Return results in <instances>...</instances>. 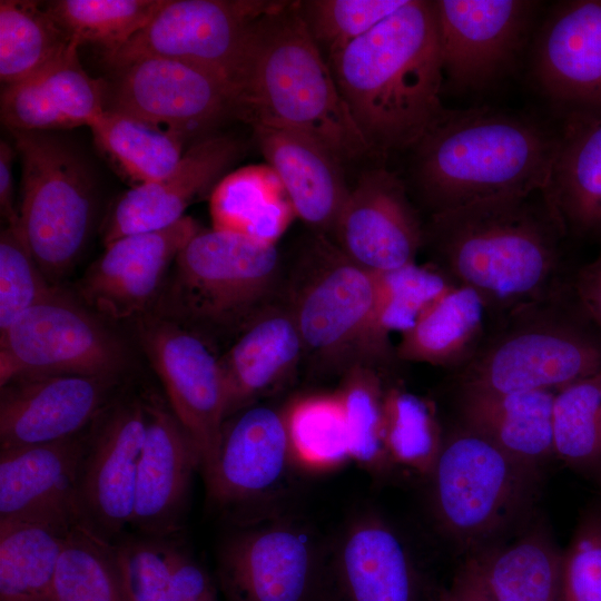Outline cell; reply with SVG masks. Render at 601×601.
Instances as JSON below:
<instances>
[{
    "label": "cell",
    "mask_w": 601,
    "mask_h": 601,
    "mask_svg": "<svg viewBox=\"0 0 601 601\" xmlns=\"http://www.w3.org/2000/svg\"><path fill=\"white\" fill-rule=\"evenodd\" d=\"M489 324L481 298L472 289L453 284L401 333L396 358L456 372L473 357Z\"/></svg>",
    "instance_id": "cell-30"
},
{
    "label": "cell",
    "mask_w": 601,
    "mask_h": 601,
    "mask_svg": "<svg viewBox=\"0 0 601 601\" xmlns=\"http://www.w3.org/2000/svg\"><path fill=\"white\" fill-rule=\"evenodd\" d=\"M72 42L45 4L0 1V79L19 82L60 57Z\"/></svg>",
    "instance_id": "cell-36"
},
{
    "label": "cell",
    "mask_w": 601,
    "mask_h": 601,
    "mask_svg": "<svg viewBox=\"0 0 601 601\" xmlns=\"http://www.w3.org/2000/svg\"><path fill=\"white\" fill-rule=\"evenodd\" d=\"M560 139L532 120L477 108L445 110L414 146V183L431 215L544 190Z\"/></svg>",
    "instance_id": "cell-4"
},
{
    "label": "cell",
    "mask_w": 601,
    "mask_h": 601,
    "mask_svg": "<svg viewBox=\"0 0 601 601\" xmlns=\"http://www.w3.org/2000/svg\"><path fill=\"white\" fill-rule=\"evenodd\" d=\"M76 43L35 75L6 85L1 122L11 132H57L90 126L105 110L107 83L82 68Z\"/></svg>",
    "instance_id": "cell-26"
},
{
    "label": "cell",
    "mask_w": 601,
    "mask_h": 601,
    "mask_svg": "<svg viewBox=\"0 0 601 601\" xmlns=\"http://www.w3.org/2000/svg\"><path fill=\"white\" fill-rule=\"evenodd\" d=\"M406 0H304L298 1L305 24L329 62Z\"/></svg>",
    "instance_id": "cell-44"
},
{
    "label": "cell",
    "mask_w": 601,
    "mask_h": 601,
    "mask_svg": "<svg viewBox=\"0 0 601 601\" xmlns=\"http://www.w3.org/2000/svg\"><path fill=\"white\" fill-rule=\"evenodd\" d=\"M68 535L38 524L0 521V601H51Z\"/></svg>",
    "instance_id": "cell-35"
},
{
    "label": "cell",
    "mask_w": 601,
    "mask_h": 601,
    "mask_svg": "<svg viewBox=\"0 0 601 601\" xmlns=\"http://www.w3.org/2000/svg\"><path fill=\"white\" fill-rule=\"evenodd\" d=\"M572 288L583 309L601 328V253L575 270Z\"/></svg>",
    "instance_id": "cell-48"
},
{
    "label": "cell",
    "mask_w": 601,
    "mask_h": 601,
    "mask_svg": "<svg viewBox=\"0 0 601 601\" xmlns=\"http://www.w3.org/2000/svg\"><path fill=\"white\" fill-rule=\"evenodd\" d=\"M14 150L6 140L0 141V210L8 225L18 221V210L13 206V162Z\"/></svg>",
    "instance_id": "cell-50"
},
{
    "label": "cell",
    "mask_w": 601,
    "mask_h": 601,
    "mask_svg": "<svg viewBox=\"0 0 601 601\" xmlns=\"http://www.w3.org/2000/svg\"><path fill=\"white\" fill-rule=\"evenodd\" d=\"M569 237L544 190L487 198L431 215L424 245L432 266L472 289L490 322L572 287Z\"/></svg>",
    "instance_id": "cell-1"
},
{
    "label": "cell",
    "mask_w": 601,
    "mask_h": 601,
    "mask_svg": "<svg viewBox=\"0 0 601 601\" xmlns=\"http://www.w3.org/2000/svg\"><path fill=\"white\" fill-rule=\"evenodd\" d=\"M173 542L140 535L110 543L125 601H174Z\"/></svg>",
    "instance_id": "cell-45"
},
{
    "label": "cell",
    "mask_w": 601,
    "mask_h": 601,
    "mask_svg": "<svg viewBox=\"0 0 601 601\" xmlns=\"http://www.w3.org/2000/svg\"><path fill=\"white\" fill-rule=\"evenodd\" d=\"M559 601H601V508L582 518L561 553Z\"/></svg>",
    "instance_id": "cell-47"
},
{
    "label": "cell",
    "mask_w": 601,
    "mask_h": 601,
    "mask_svg": "<svg viewBox=\"0 0 601 601\" xmlns=\"http://www.w3.org/2000/svg\"><path fill=\"white\" fill-rule=\"evenodd\" d=\"M544 194L568 236L601 237V116L560 139Z\"/></svg>",
    "instance_id": "cell-31"
},
{
    "label": "cell",
    "mask_w": 601,
    "mask_h": 601,
    "mask_svg": "<svg viewBox=\"0 0 601 601\" xmlns=\"http://www.w3.org/2000/svg\"><path fill=\"white\" fill-rule=\"evenodd\" d=\"M375 276V321L390 341L392 332L407 331L421 314L453 285L431 264L416 263Z\"/></svg>",
    "instance_id": "cell-43"
},
{
    "label": "cell",
    "mask_w": 601,
    "mask_h": 601,
    "mask_svg": "<svg viewBox=\"0 0 601 601\" xmlns=\"http://www.w3.org/2000/svg\"><path fill=\"white\" fill-rule=\"evenodd\" d=\"M457 424L539 470L555 456L553 403L556 391L493 392L455 385Z\"/></svg>",
    "instance_id": "cell-28"
},
{
    "label": "cell",
    "mask_w": 601,
    "mask_h": 601,
    "mask_svg": "<svg viewBox=\"0 0 601 601\" xmlns=\"http://www.w3.org/2000/svg\"><path fill=\"white\" fill-rule=\"evenodd\" d=\"M383 440L390 462L430 474L443 436L427 401L400 387H386Z\"/></svg>",
    "instance_id": "cell-40"
},
{
    "label": "cell",
    "mask_w": 601,
    "mask_h": 601,
    "mask_svg": "<svg viewBox=\"0 0 601 601\" xmlns=\"http://www.w3.org/2000/svg\"><path fill=\"white\" fill-rule=\"evenodd\" d=\"M532 8L521 0L433 1L443 75L460 89L490 83L519 49Z\"/></svg>",
    "instance_id": "cell-21"
},
{
    "label": "cell",
    "mask_w": 601,
    "mask_h": 601,
    "mask_svg": "<svg viewBox=\"0 0 601 601\" xmlns=\"http://www.w3.org/2000/svg\"><path fill=\"white\" fill-rule=\"evenodd\" d=\"M329 65L371 150L414 147L445 111L433 1L406 0Z\"/></svg>",
    "instance_id": "cell-2"
},
{
    "label": "cell",
    "mask_w": 601,
    "mask_h": 601,
    "mask_svg": "<svg viewBox=\"0 0 601 601\" xmlns=\"http://www.w3.org/2000/svg\"><path fill=\"white\" fill-rule=\"evenodd\" d=\"M400 534L364 513L343 529L324 556L318 601H433Z\"/></svg>",
    "instance_id": "cell-17"
},
{
    "label": "cell",
    "mask_w": 601,
    "mask_h": 601,
    "mask_svg": "<svg viewBox=\"0 0 601 601\" xmlns=\"http://www.w3.org/2000/svg\"><path fill=\"white\" fill-rule=\"evenodd\" d=\"M601 371V328L573 288L490 322L455 385L493 392L558 391Z\"/></svg>",
    "instance_id": "cell-5"
},
{
    "label": "cell",
    "mask_w": 601,
    "mask_h": 601,
    "mask_svg": "<svg viewBox=\"0 0 601 601\" xmlns=\"http://www.w3.org/2000/svg\"><path fill=\"white\" fill-rule=\"evenodd\" d=\"M290 309L304 353L343 373L356 364L377 368L396 358L375 321L374 273L317 234L306 249Z\"/></svg>",
    "instance_id": "cell-8"
},
{
    "label": "cell",
    "mask_w": 601,
    "mask_h": 601,
    "mask_svg": "<svg viewBox=\"0 0 601 601\" xmlns=\"http://www.w3.org/2000/svg\"><path fill=\"white\" fill-rule=\"evenodd\" d=\"M125 364L120 341L59 288L0 333V386L32 375L117 378Z\"/></svg>",
    "instance_id": "cell-10"
},
{
    "label": "cell",
    "mask_w": 601,
    "mask_h": 601,
    "mask_svg": "<svg viewBox=\"0 0 601 601\" xmlns=\"http://www.w3.org/2000/svg\"><path fill=\"white\" fill-rule=\"evenodd\" d=\"M332 233L344 255L372 273L415 263L424 245V227L404 183L384 168L361 173Z\"/></svg>",
    "instance_id": "cell-18"
},
{
    "label": "cell",
    "mask_w": 601,
    "mask_h": 601,
    "mask_svg": "<svg viewBox=\"0 0 601 601\" xmlns=\"http://www.w3.org/2000/svg\"><path fill=\"white\" fill-rule=\"evenodd\" d=\"M433 601H494L473 560L469 558L454 575L451 584L441 590Z\"/></svg>",
    "instance_id": "cell-49"
},
{
    "label": "cell",
    "mask_w": 601,
    "mask_h": 601,
    "mask_svg": "<svg viewBox=\"0 0 601 601\" xmlns=\"http://www.w3.org/2000/svg\"><path fill=\"white\" fill-rule=\"evenodd\" d=\"M290 460L283 412L256 403L243 408L224 422L217 457L204 475L210 505L245 522L282 483Z\"/></svg>",
    "instance_id": "cell-16"
},
{
    "label": "cell",
    "mask_w": 601,
    "mask_h": 601,
    "mask_svg": "<svg viewBox=\"0 0 601 601\" xmlns=\"http://www.w3.org/2000/svg\"><path fill=\"white\" fill-rule=\"evenodd\" d=\"M534 75L559 104L601 111V0L569 2L552 14L538 39Z\"/></svg>",
    "instance_id": "cell-25"
},
{
    "label": "cell",
    "mask_w": 601,
    "mask_h": 601,
    "mask_svg": "<svg viewBox=\"0 0 601 601\" xmlns=\"http://www.w3.org/2000/svg\"><path fill=\"white\" fill-rule=\"evenodd\" d=\"M89 128L131 188L166 176L184 155L185 137L121 111L105 109Z\"/></svg>",
    "instance_id": "cell-34"
},
{
    "label": "cell",
    "mask_w": 601,
    "mask_h": 601,
    "mask_svg": "<svg viewBox=\"0 0 601 601\" xmlns=\"http://www.w3.org/2000/svg\"><path fill=\"white\" fill-rule=\"evenodd\" d=\"M145 431L141 400L107 407L90 428L78 499L85 525L109 543L131 524Z\"/></svg>",
    "instance_id": "cell-15"
},
{
    "label": "cell",
    "mask_w": 601,
    "mask_h": 601,
    "mask_svg": "<svg viewBox=\"0 0 601 601\" xmlns=\"http://www.w3.org/2000/svg\"><path fill=\"white\" fill-rule=\"evenodd\" d=\"M111 377L32 375L0 386V449L43 444L79 434L107 408Z\"/></svg>",
    "instance_id": "cell-22"
},
{
    "label": "cell",
    "mask_w": 601,
    "mask_h": 601,
    "mask_svg": "<svg viewBox=\"0 0 601 601\" xmlns=\"http://www.w3.org/2000/svg\"><path fill=\"white\" fill-rule=\"evenodd\" d=\"M213 228L276 245L295 215L272 169L240 168L226 175L209 196Z\"/></svg>",
    "instance_id": "cell-33"
},
{
    "label": "cell",
    "mask_w": 601,
    "mask_h": 601,
    "mask_svg": "<svg viewBox=\"0 0 601 601\" xmlns=\"http://www.w3.org/2000/svg\"><path fill=\"white\" fill-rule=\"evenodd\" d=\"M231 81L238 118L253 127L305 134L342 161L371 151L298 1L279 0L253 23Z\"/></svg>",
    "instance_id": "cell-3"
},
{
    "label": "cell",
    "mask_w": 601,
    "mask_h": 601,
    "mask_svg": "<svg viewBox=\"0 0 601 601\" xmlns=\"http://www.w3.org/2000/svg\"><path fill=\"white\" fill-rule=\"evenodd\" d=\"M280 273L276 245L215 228L184 246L155 314L201 332L237 333L270 305Z\"/></svg>",
    "instance_id": "cell-6"
},
{
    "label": "cell",
    "mask_w": 601,
    "mask_h": 601,
    "mask_svg": "<svg viewBox=\"0 0 601 601\" xmlns=\"http://www.w3.org/2000/svg\"><path fill=\"white\" fill-rule=\"evenodd\" d=\"M137 334L169 407L198 447L205 475L217 457L226 420L219 359L203 336L155 313L137 318Z\"/></svg>",
    "instance_id": "cell-14"
},
{
    "label": "cell",
    "mask_w": 601,
    "mask_h": 601,
    "mask_svg": "<svg viewBox=\"0 0 601 601\" xmlns=\"http://www.w3.org/2000/svg\"><path fill=\"white\" fill-rule=\"evenodd\" d=\"M11 134L22 169L16 224L53 284L75 265L90 234L96 207L93 178L85 158L58 134Z\"/></svg>",
    "instance_id": "cell-9"
},
{
    "label": "cell",
    "mask_w": 601,
    "mask_h": 601,
    "mask_svg": "<svg viewBox=\"0 0 601 601\" xmlns=\"http://www.w3.org/2000/svg\"><path fill=\"white\" fill-rule=\"evenodd\" d=\"M538 471L456 424L430 473L439 526L471 554L493 545L526 513Z\"/></svg>",
    "instance_id": "cell-7"
},
{
    "label": "cell",
    "mask_w": 601,
    "mask_h": 601,
    "mask_svg": "<svg viewBox=\"0 0 601 601\" xmlns=\"http://www.w3.org/2000/svg\"><path fill=\"white\" fill-rule=\"evenodd\" d=\"M166 0H55L45 6L71 42L92 45L102 57L139 32Z\"/></svg>",
    "instance_id": "cell-38"
},
{
    "label": "cell",
    "mask_w": 601,
    "mask_h": 601,
    "mask_svg": "<svg viewBox=\"0 0 601 601\" xmlns=\"http://www.w3.org/2000/svg\"><path fill=\"white\" fill-rule=\"evenodd\" d=\"M561 553L541 523L514 541L471 554L494 601H559Z\"/></svg>",
    "instance_id": "cell-32"
},
{
    "label": "cell",
    "mask_w": 601,
    "mask_h": 601,
    "mask_svg": "<svg viewBox=\"0 0 601 601\" xmlns=\"http://www.w3.org/2000/svg\"><path fill=\"white\" fill-rule=\"evenodd\" d=\"M323 566L306 526L258 518L236 524L220 542L216 585L224 601H318Z\"/></svg>",
    "instance_id": "cell-11"
},
{
    "label": "cell",
    "mask_w": 601,
    "mask_h": 601,
    "mask_svg": "<svg viewBox=\"0 0 601 601\" xmlns=\"http://www.w3.org/2000/svg\"><path fill=\"white\" fill-rule=\"evenodd\" d=\"M244 150V144L233 136L211 135L198 140L169 174L132 187L118 199L105 225V246L122 236L162 229L180 220L189 205L210 196Z\"/></svg>",
    "instance_id": "cell-24"
},
{
    "label": "cell",
    "mask_w": 601,
    "mask_h": 601,
    "mask_svg": "<svg viewBox=\"0 0 601 601\" xmlns=\"http://www.w3.org/2000/svg\"><path fill=\"white\" fill-rule=\"evenodd\" d=\"M201 228L189 216L108 245L79 282L86 304L110 319L139 318L156 305L170 266Z\"/></svg>",
    "instance_id": "cell-20"
},
{
    "label": "cell",
    "mask_w": 601,
    "mask_h": 601,
    "mask_svg": "<svg viewBox=\"0 0 601 601\" xmlns=\"http://www.w3.org/2000/svg\"><path fill=\"white\" fill-rule=\"evenodd\" d=\"M293 460L313 470L333 469L351 459L341 401L334 394H311L283 411Z\"/></svg>",
    "instance_id": "cell-39"
},
{
    "label": "cell",
    "mask_w": 601,
    "mask_h": 601,
    "mask_svg": "<svg viewBox=\"0 0 601 601\" xmlns=\"http://www.w3.org/2000/svg\"><path fill=\"white\" fill-rule=\"evenodd\" d=\"M146 431L138 466L131 526L144 536L171 539L181 529L198 447L162 401H144Z\"/></svg>",
    "instance_id": "cell-23"
},
{
    "label": "cell",
    "mask_w": 601,
    "mask_h": 601,
    "mask_svg": "<svg viewBox=\"0 0 601 601\" xmlns=\"http://www.w3.org/2000/svg\"><path fill=\"white\" fill-rule=\"evenodd\" d=\"M57 289L31 255L17 224L3 228L0 234V333Z\"/></svg>",
    "instance_id": "cell-46"
},
{
    "label": "cell",
    "mask_w": 601,
    "mask_h": 601,
    "mask_svg": "<svg viewBox=\"0 0 601 601\" xmlns=\"http://www.w3.org/2000/svg\"><path fill=\"white\" fill-rule=\"evenodd\" d=\"M278 2L166 0L139 32L102 60L118 70L142 58H166L207 67L231 80L253 23Z\"/></svg>",
    "instance_id": "cell-12"
},
{
    "label": "cell",
    "mask_w": 601,
    "mask_h": 601,
    "mask_svg": "<svg viewBox=\"0 0 601 601\" xmlns=\"http://www.w3.org/2000/svg\"><path fill=\"white\" fill-rule=\"evenodd\" d=\"M303 353V341L288 306L270 304L260 312L218 357L226 393V420L282 383L295 370Z\"/></svg>",
    "instance_id": "cell-29"
},
{
    "label": "cell",
    "mask_w": 601,
    "mask_h": 601,
    "mask_svg": "<svg viewBox=\"0 0 601 601\" xmlns=\"http://www.w3.org/2000/svg\"><path fill=\"white\" fill-rule=\"evenodd\" d=\"M51 601H125L110 543L85 525L67 538Z\"/></svg>",
    "instance_id": "cell-42"
},
{
    "label": "cell",
    "mask_w": 601,
    "mask_h": 601,
    "mask_svg": "<svg viewBox=\"0 0 601 601\" xmlns=\"http://www.w3.org/2000/svg\"><path fill=\"white\" fill-rule=\"evenodd\" d=\"M116 71L107 85L106 108L188 137L228 117L238 118L231 80L199 65L142 58Z\"/></svg>",
    "instance_id": "cell-13"
},
{
    "label": "cell",
    "mask_w": 601,
    "mask_h": 601,
    "mask_svg": "<svg viewBox=\"0 0 601 601\" xmlns=\"http://www.w3.org/2000/svg\"><path fill=\"white\" fill-rule=\"evenodd\" d=\"M89 433L87 428L49 443L0 450V521L63 534L85 525L78 480Z\"/></svg>",
    "instance_id": "cell-19"
},
{
    "label": "cell",
    "mask_w": 601,
    "mask_h": 601,
    "mask_svg": "<svg viewBox=\"0 0 601 601\" xmlns=\"http://www.w3.org/2000/svg\"><path fill=\"white\" fill-rule=\"evenodd\" d=\"M555 457L601 483V371L555 392Z\"/></svg>",
    "instance_id": "cell-37"
},
{
    "label": "cell",
    "mask_w": 601,
    "mask_h": 601,
    "mask_svg": "<svg viewBox=\"0 0 601 601\" xmlns=\"http://www.w3.org/2000/svg\"><path fill=\"white\" fill-rule=\"evenodd\" d=\"M268 167L282 184L296 217L332 233L348 195L342 160L314 138L289 129L253 127Z\"/></svg>",
    "instance_id": "cell-27"
},
{
    "label": "cell",
    "mask_w": 601,
    "mask_h": 601,
    "mask_svg": "<svg viewBox=\"0 0 601 601\" xmlns=\"http://www.w3.org/2000/svg\"><path fill=\"white\" fill-rule=\"evenodd\" d=\"M336 392L345 416L351 459L371 471L387 466L384 431L385 386L377 368L356 364L343 373Z\"/></svg>",
    "instance_id": "cell-41"
}]
</instances>
